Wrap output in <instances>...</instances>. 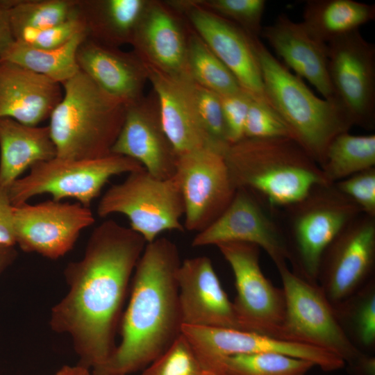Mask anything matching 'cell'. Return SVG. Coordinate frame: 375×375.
Wrapping results in <instances>:
<instances>
[{"label": "cell", "instance_id": "1", "mask_svg": "<svg viewBox=\"0 0 375 375\" xmlns=\"http://www.w3.org/2000/svg\"><path fill=\"white\" fill-rule=\"evenodd\" d=\"M146 244L130 227L105 220L91 233L83 257L65 269L69 290L53 308L50 324L71 335L79 365L94 369L115 350L126 290Z\"/></svg>", "mask_w": 375, "mask_h": 375}, {"label": "cell", "instance_id": "2", "mask_svg": "<svg viewBox=\"0 0 375 375\" xmlns=\"http://www.w3.org/2000/svg\"><path fill=\"white\" fill-rule=\"evenodd\" d=\"M176 244L158 237L147 243L133 274L122 340L92 375H127L146 367L181 334Z\"/></svg>", "mask_w": 375, "mask_h": 375}, {"label": "cell", "instance_id": "3", "mask_svg": "<svg viewBox=\"0 0 375 375\" xmlns=\"http://www.w3.org/2000/svg\"><path fill=\"white\" fill-rule=\"evenodd\" d=\"M231 181L270 208H288L328 184L319 165L293 139L244 138L224 152Z\"/></svg>", "mask_w": 375, "mask_h": 375}, {"label": "cell", "instance_id": "4", "mask_svg": "<svg viewBox=\"0 0 375 375\" xmlns=\"http://www.w3.org/2000/svg\"><path fill=\"white\" fill-rule=\"evenodd\" d=\"M253 44L265 91L272 108L296 141L319 165L338 135L353 126L337 100L317 97L297 75L276 58L258 38Z\"/></svg>", "mask_w": 375, "mask_h": 375}, {"label": "cell", "instance_id": "5", "mask_svg": "<svg viewBox=\"0 0 375 375\" xmlns=\"http://www.w3.org/2000/svg\"><path fill=\"white\" fill-rule=\"evenodd\" d=\"M61 85L62 98L48 126L56 157L90 160L111 154L126 104L108 94L81 70Z\"/></svg>", "mask_w": 375, "mask_h": 375}, {"label": "cell", "instance_id": "6", "mask_svg": "<svg viewBox=\"0 0 375 375\" xmlns=\"http://www.w3.org/2000/svg\"><path fill=\"white\" fill-rule=\"evenodd\" d=\"M285 297L280 339L321 349L340 358L356 375H374L375 361L359 349L342 327L333 305L317 283L276 267Z\"/></svg>", "mask_w": 375, "mask_h": 375}, {"label": "cell", "instance_id": "7", "mask_svg": "<svg viewBox=\"0 0 375 375\" xmlns=\"http://www.w3.org/2000/svg\"><path fill=\"white\" fill-rule=\"evenodd\" d=\"M97 212L102 218L117 213L125 215L130 228L147 243L163 232L185 230L181 223L184 203L176 174L160 179L144 167L109 188L99 200Z\"/></svg>", "mask_w": 375, "mask_h": 375}, {"label": "cell", "instance_id": "8", "mask_svg": "<svg viewBox=\"0 0 375 375\" xmlns=\"http://www.w3.org/2000/svg\"><path fill=\"white\" fill-rule=\"evenodd\" d=\"M286 209L293 247L292 271L317 283L326 249L362 212L333 184L316 186L302 200Z\"/></svg>", "mask_w": 375, "mask_h": 375}, {"label": "cell", "instance_id": "9", "mask_svg": "<svg viewBox=\"0 0 375 375\" xmlns=\"http://www.w3.org/2000/svg\"><path fill=\"white\" fill-rule=\"evenodd\" d=\"M142 167L135 160L113 153L90 160L56 157L33 165L28 174L9 186L8 195L13 206L48 194L53 200L72 198L90 208L110 178Z\"/></svg>", "mask_w": 375, "mask_h": 375}, {"label": "cell", "instance_id": "10", "mask_svg": "<svg viewBox=\"0 0 375 375\" xmlns=\"http://www.w3.org/2000/svg\"><path fill=\"white\" fill-rule=\"evenodd\" d=\"M217 247L235 277L233 306L240 329L280 339L285 318L284 293L262 273L260 247L239 242Z\"/></svg>", "mask_w": 375, "mask_h": 375}, {"label": "cell", "instance_id": "11", "mask_svg": "<svg viewBox=\"0 0 375 375\" xmlns=\"http://www.w3.org/2000/svg\"><path fill=\"white\" fill-rule=\"evenodd\" d=\"M327 44L328 70L335 99L353 126L375 125V46L359 29Z\"/></svg>", "mask_w": 375, "mask_h": 375}, {"label": "cell", "instance_id": "12", "mask_svg": "<svg viewBox=\"0 0 375 375\" xmlns=\"http://www.w3.org/2000/svg\"><path fill=\"white\" fill-rule=\"evenodd\" d=\"M166 2L185 18L232 73L244 92L253 99L271 106L265 94L253 37L203 7L198 0Z\"/></svg>", "mask_w": 375, "mask_h": 375}, {"label": "cell", "instance_id": "13", "mask_svg": "<svg viewBox=\"0 0 375 375\" xmlns=\"http://www.w3.org/2000/svg\"><path fill=\"white\" fill-rule=\"evenodd\" d=\"M176 176L184 203V228L196 233L216 220L232 201L234 186L224 152L205 149L178 156Z\"/></svg>", "mask_w": 375, "mask_h": 375}, {"label": "cell", "instance_id": "14", "mask_svg": "<svg viewBox=\"0 0 375 375\" xmlns=\"http://www.w3.org/2000/svg\"><path fill=\"white\" fill-rule=\"evenodd\" d=\"M94 222L90 208L78 202L49 199L13 206L16 244L25 252L37 253L51 260L69 252L81 232Z\"/></svg>", "mask_w": 375, "mask_h": 375}, {"label": "cell", "instance_id": "15", "mask_svg": "<svg viewBox=\"0 0 375 375\" xmlns=\"http://www.w3.org/2000/svg\"><path fill=\"white\" fill-rule=\"evenodd\" d=\"M375 262V217L360 214L334 239L322 256L317 282L333 307L371 278Z\"/></svg>", "mask_w": 375, "mask_h": 375}, {"label": "cell", "instance_id": "16", "mask_svg": "<svg viewBox=\"0 0 375 375\" xmlns=\"http://www.w3.org/2000/svg\"><path fill=\"white\" fill-rule=\"evenodd\" d=\"M181 334L192 348L202 369L217 372L224 357L238 353H278L308 360L325 372L345 366L338 356L309 345L234 328L183 325Z\"/></svg>", "mask_w": 375, "mask_h": 375}, {"label": "cell", "instance_id": "17", "mask_svg": "<svg viewBox=\"0 0 375 375\" xmlns=\"http://www.w3.org/2000/svg\"><path fill=\"white\" fill-rule=\"evenodd\" d=\"M233 242L257 245L268 254L276 267L292 262L289 243L281 228L267 213L261 202L244 189H238L223 213L197 233L192 245L217 246Z\"/></svg>", "mask_w": 375, "mask_h": 375}, {"label": "cell", "instance_id": "18", "mask_svg": "<svg viewBox=\"0 0 375 375\" xmlns=\"http://www.w3.org/2000/svg\"><path fill=\"white\" fill-rule=\"evenodd\" d=\"M111 153L135 160L160 179L176 174L178 155L163 129L153 90L126 105L124 120Z\"/></svg>", "mask_w": 375, "mask_h": 375}, {"label": "cell", "instance_id": "19", "mask_svg": "<svg viewBox=\"0 0 375 375\" xmlns=\"http://www.w3.org/2000/svg\"><path fill=\"white\" fill-rule=\"evenodd\" d=\"M188 30L185 18L166 1L149 0L130 45L144 63L172 76L190 77Z\"/></svg>", "mask_w": 375, "mask_h": 375}, {"label": "cell", "instance_id": "20", "mask_svg": "<svg viewBox=\"0 0 375 375\" xmlns=\"http://www.w3.org/2000/svg\"><path fill=\"white\" fill-rule=\"evenodd\" d=\"M143 64L158 99L163 129L176 154L205 149L225 152L214 143L199 119L192 92L193 80L188 76H172Z\"/></svg>", "mask_w": 375, "mask_h": 375}, {"label": "cell", "instance_id": "21", "mask_svg": "<svg viewBox=\"0 0 375 375\" xmlns=\"http://www.w3.org/2000/svg\"><path fill=\"white\" fill-rule=\"evenodd\" d=\"M177 283L183 325L241 330L233 302L208 257L181 261Z\"/></svg>", "mask_w": 375, "mask_h": 375}, {"label": "cell", "instance_id": "22", "mask_svg": "<svg viewBox=\"0 0 375 375\" xmlns=\"http://www.w3.org/2000/svg\"><path fill=\"white\" fill-rule=\"evenodd\" d=\"M76 61L81 72L126 105L144 95L147 70L133 51H124L85 37L78 47Z\"/></svg>", "mask_w": 375, "mask_h": 375}, {"label": "cell", "instance_id": "23", "mask_svg": "<svg viewBox=\"0 0 375 375\" xmlns=\"http://www.w3.org/2000/svg\"><path fill=\"white\" fill-rule=\"evenodd\" d=\"M61 84L15 63L0 60V118L28 126L49 118L62 98Z\"/></svg>", "mask_w": 375, "mask_h": 375}, {"label": "cell", "instance_id": "24", "mask_svg": "<svg viewBox=\"0 0 375 375\" xmlns=\"http://www.w3.org/2000/svg\"><path fill=\"white\" fill-rule=\"evenodd\" d=\"M260 35L288 68L306 79L324 99L337 100L328 74L327 44L312 37L302 22L281 14L272 24L262 28Z\"/></svg>", "mask_w": 375, "mask_h": 375}, {"label": "cell", "instance_id": "25", "mask_svg": "<svg viewBox=\"0 0 375 375\" xmlns=\"http://www.w3.org/2000/svg\"><path fill=\"white\" fill-rule=\"evenodd\" d=\"M49 128L0 118V185L9 186L27 169L56 157Z\"/></svg>", "mask_w": 375, "mask_h": 375}, {"label": "cell", "instance_id": "26", "mask_svg": "<svg viewBox=\"0 0 375 375\" xmlns=\"http://www.w3.org/2000/svg\"><path fill=\"white\" fill-rule=\"evenodd\" d=\"M149 0H77L76 14L86 38L119 47L131 44Z\"/></svg>", "mask_w": 375, "mask_h": 375}, {"label": "cell", "instance_id": "27", "mask_svg": "<svg viewBox=\"0 0 375 375\" xmlns=\"http://www.w3.org/2000/svg\"><path fill=\"white\" fill-rule=\"evenodd\" d=\"M375 18V6L353 0H308L303 21L310 34L325 44Z\"/></svg>", "mask_w": 375, "mask_h": 375}, {"label": "cell", "instance_id": "28", "mask_svg": "<svg viewBox=\"0 0 375 375\" xmlns=\"http://www.w3.org/2000/svg\"><path fill=\"white\" fill-rule=\"evenodd\" d=\"M85 37L84 33L78 34L62 47L52 49H38L15 41L0 60L20 65L62 84L80 71L76 51Z\"/></svg>", "mask_w": 375, "mask_h": 375}, {"label": "cell", "instance_id": "29", "mask_svg": "<svg viewBox=\"0 0 375 375\" xmlns=\"http://www.w3.org/2000/svg\"><path fill=\"white\" fill-rule=\"evenodd\" d=\"M320 167L330 185L375 167V135H338L328 145Z\"/></svg>", "mask_w": 375, "mask_h": 375}, {"label": "cell", "instance_id": "30", "mask_svg": "<svg viewBox=\"0 0 375 375\" xmlns=\"http://www.w3.org/2000/svg\"><path fill=\"white\" fill-rule=\"evenodd\" d=\"M187 60L191 78L201 87L221 96L243 91L232 73L189 24Z\"/></svg>", "mask_w": 375, "mask_h": 375}, {"label": "cell", "instance_id": "31", "mask_svg": "<svg viewBox=\"0 0 375 375\" xmlns=\"http://www.w3.org/2000/svg\"><path fill=\"white\" fill-rule=\"evenodd\" d=\"M339 322L351 341L359 349L375 345V283L371 278L363 287L336 307Z\"/></svg>", "mask_w": 375, "mask_h": 375}, {"label": "cell", "instance_id": "32", "mask_svg": "<svg viewBox=\"0 0 375 375\" xmlns=\"http://www.w3.org/2000/svg\"><path fill=\"white\" fill-rule=\"evenodd\" d=\"M315 366L308 360L262 352L224 357L217 364V372L224 375H306Z\"/></svg>", "mask_w": 375, "mask_h": 375}, {"label": "cell", "instance_id": "33", "mask_svg": "<svg viewBox=\"0 0 375 375\" xmlns=\"http://www.w3.org/2000/svg\"><path fill=\"white\" fill-rule=\"evenodd\" d=\"M77 0H15L9 10L14 40L47 29L76 15Z\"/></svg>", "mask_w": 375, "mask_h": 375}, {"label": "cell", "instance_id": "34", "mask_svg": "<svg viewBox=\"0 0 375 375\" xmlns=\"http://www.w3.org/2000/svg\"><path fill=\"white\" fill-rule=\"evenodd\" d=\"M211 12L233 22L249 35L259 38L266 6L265 0H198Z\"/></svg>", "mask_w": 375, "mask_h": 375}, {"label": "cell", "instance_id": "35", "mask_svg": "<svg viewBox=\"0 0 375 375\" xmlns=\"http://www.w3.org/2000/svg\"><path fill=\"white\" fill-rule=\"evenodd\" d=\"M201 369L190 343L181 334L141 375H199Z\"/></svg>", "mask_w": 375, "mask_h": 375}, {"label": "cell", "instance_id": "36", "mask_svg": "<svg viewBox=\"0 0 375 375\" xmlns=\"http://www.w3.org/2000/svg\"><path fill=\"white\" fill-rule=\"evenodd\" d=\"M199 119L214 143L226 150L229 145L219 95L195 82L192 85Z\"/></svg>", "mask_w": 375, "mask_h": 375}, {"label": "cell", "instance_id": "37", "mask_svg": "<svg viewBox=\"0 0 375 375\" xmlns=\"http://www.w3.org/2000/svg\"><path fill=\"white\" fill-rule=\"evenodd\" d=\"M244 136L257 139H292L288 127L276 112L271 106L253 99L247 115Z\"/></svg>", "mask_w": 375, "mask_h": 375}, {"label": "cell", "instance_id": "38", "mask_svg": "<svg viewBox=\"0 0 375 375\" xmlns=\"http://www.w3.org/2000/svg\"><path fill=\"white\" fill-rule=\"evenodd\" d=\"M81 33L85 34L83 26L76 14V16L56 26L44 30L24 33L15 41L38 49H52L62 47L74 36Z\"/></svg>", "mask_w": 375, "mask_h": 375}, {"label": "cell", "instance_id": "39", "mask_svg": "<svg viewBox=\"0 0 375 375\" xmlns=\"http://www.w3.org/2000/svg\"><path fill=\"white\" fill-rule=\"evenodd\" d=\"M360 208L375 217V167L356 173L333 184Z\"/></svg>", "mask_w": 375, "mask_h": 375}, {"label": "cell", "instance_id": "40", "mask_svg": "<svg viewBox=\"0 0 375 375\" xmlns=\"http://www.w3.org/2000/svg\"><path fill=\"white\" fill-rule=\"evenodd\" d=\"M229 144L244 138V125L252 98L242 91L230 95H219Z\"/></svg>", "mask_w": 375, "mask_h": 375}, {"label": "cell", "instance_id": "41", "mask_svg": "<svg viewBox=\"0 0 375 375\" xmlns=\"http://www.w3.org/2000/svg\"><path fill=\"white\" fill-rule=\"evenodd\" d=\"M0 244H16L13 226V205L8 195V188L0 185Z\"/></svg>", "mask_w": 375, "mask_h": 375}, {"label": "cell", "instance_id": "42", "mask_svg": "<svg viewBox=\"0 0 375 375\" xmlns=\"http://www.w3.org/2000/svg\"><path fill=\"white\" fill-rule=\"evenodd\" d=\"M15 0H0V59L15 42L10 23L9 10Z\"/></svg>", "mask_w": 375, "mask_h": 375}, {"label": "cell", "instance_id": "43", "mask_svg": "<svg viewBox=\"0 0 375 375\" xmlns=\"http://www.w3.org/2000/svg\"><path fill=\"white\" fill-rule=\"evenodd\" d=\"M16 255L14 247L0 244V274L13 262Z\"/></svg>", "mask_w": 375, "mask_h": 375}, {"label": "cell", "instance_id": "44", "mask_svg": "<svg viewBox=\"0 0 375 375\" xmlns=\"http://www.w3.org/2000/svg\"><path fill=\"white\" fill-rule=\"evenodd\" d=\"M55 375H92L89 368L81 365L77 366H63Z\"/></svg>", "mask_w": 375, "mask_h": 375}, {"label": "cell", "instance_id": "45", "mask_svg": "<svg viewBox=\"0 0 375 375\" xmlns=\"http://www.w3.org/2000/svg\"><path fill=\"white\" fill-rule=\"evenodd\" d=\"M199 375H223L217 372L202 369Z\"/></svg>", "mask_w": 375, "mask_h": 375}]
</instances>
